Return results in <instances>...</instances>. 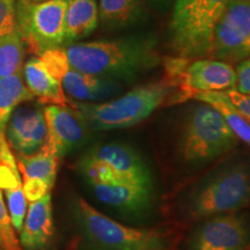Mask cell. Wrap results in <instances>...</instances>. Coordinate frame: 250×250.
Here are the masks:
<instances>
[{"instance_id":"cell-1","label":"cell","mask_w":250,"mask_h":250,"mask_svg":"<svg viewBox=\"0 0 250 250\" xmlns=\"http://www.w3.org/2000/svg\"><path fill=\"white\" fill-rule=\"evenodd\" d=\"M65 50L74 68L118 83L136 80L162 62L154 33L77 42Z\"/></svg>"},{"instance_id":"cell-2","label":"cell","mask_w":250,"mask_h":250,"mask_svg":"<svg viewBox=\"0 0 250 250\" xmlns=\"http://www.w3.org/2000/svg\"><path fill=\"white\" fill-rule=\"evenodd\" d=\"M184 102L173 79L164 78L134 87L124 95L105 102H80L67 99V104L83 118L88 130L126 129L139 124L166 104Z\"/></svg>"},{"instance_id":"cell-3","label":"cell","mask_w":250,"mask_h":250,"mask_svg":"<svg viewBox=\"0 0 250 250\" xmlns=\"http://www.w3.org/2000/svg\"><path fill=\"white\" fill-rule=\"evenodd\" d=\"M72 218L80 250H174L170 237L162 230L118 223L81 197L72 203Z\"/></svg>"},{"instance_id":"cell-4","label":"cell","mask_w":250,"mask_h":250,"mask_svg":"<svg viewBox=\"0 0 250 250\" xmlns=\"http://www.w3.org/2000/svg\"><path fill=\"white\" fill-rule=\"evenodd\" d=\"M236 144L237 137L211 105L197 101L183 115L176 149L186 164H208L226 154Z\"/></svg>"},{"instance_id":"cell-5","label":"cell","mask_w":250,"mask_h":250,"mask_svg":"<svg viewBox=\"0 0 250 250\" xmlns=\"http://www.w3.org/2000/svg\"><path fill=\"white\" fill-rule=\"evenodd\" d=\"M230 0H174L168 42L175 57L208 58L214 27Z\"/></svg>"},{"instance_id":"cell-6","label":"cell","mask_w":250,"mask_h":250,"mask_svg":"<svg viewBox=\"0 0 250 250\" xmlns=\"http://www.w3.org/2000/svg\"><path fill=\"white\" fill-rule=\"evenodd\" d=\"M249 170L245 164H234L212 173L192 190L184 204L189 220H203L230 213L249 203Z\"/></svg>"},{"instance_id":"cell-7","label":"cell","mask_w":250,"mask_h":250,"mask_svg":"<svg viewBox=\"0 0 250 250\" xmlns=\"http://www.w3.org/2000/svg\"><path fill=\"white\" fill-rule=\"evenodd\" d=\"M67 0H17L18 29L26 49L41 56L65 45L64 17Z\"/></svg>"},{"instance_id":"cell-8","label":"cell","mask_w":250,"mask_h":250,"mask_svg":"<svg viewBox=\"0 0 250 250\" xmlns=\"http://www.w3.org/2000/svg\"><path fill=\"white\" fill-rule=\"evenodd\" d=\"M165 74L173 79L182 93L184 101L197 93L234 88L235 72L232 65L212 58L165 59Z\"/></svg>"},{"instance_id":"cell-9","label":"cell","mask_w":250,"mask_h":250,"mask_svg":"<svg viewBox=\"0 0 250 250\" xmlns=\"http://www.w3.org/2000/svg\"><path fill=\"white\" fill-rule=\"evenodd\" d=\"M46 70L59 81L65 95L80 102H102L118 95L122 85L74 68L64 48L51 49L39 56Z\"/></svg>"},{"instance_id":"cell-10","label":"cell","mask_w":250,"mask_h":250,"mask_svg":"<svg viewBox=\"0 0 250 250\" xmlns=\"http://www.w3.org/2000/svg\"><path fill=\"white\" fill-rule=\"evenodd\" d=\"M250 54V0H230L212 34L208 57L234 65Z\"/></svg>"},{"instance_id":"cell-11","label":"cell","mask_w":250,"mask_h":250,"mask_svg":"<svg viewBox=\"0 0 250 250\" xmlns=\"http://www.w3.org/2000/svg\"><path fill=\"white\" fill-rule=\"evenodd\" d=\"M34 101L19 104L5 125V138L17 155L34 154L44 144L46 123L43 104Z\"/></svg>"},{"instance_id":"cell-12","label":"cell","mask_w":250,"mask_h":250,"mask_svg":"<svg viewBox=\"0 0 250 250\" xmlns=\"http://www.w3.org/2000/svg\"><path fill=\"white\" fill-rule=\"evenodd\" d=\"M246 249H248V230L243 219L233 213L204 219L189 241V250Z\"/></svg>"},{"instance_id":"cell-13","label":"cell","mask_w":250,"mask_h":250,"mask_svg":"<svg viewBox=\"0 0 250 250\" xmlns=\"http://www.w3.org/2000/svg\"><path fill=\"white\" fill-rule=\"evenodd\" d=\"M46 123V137L41 147L43 151L62 156L77 148L85 139L88 127L83 118L70 105L49 104L43 107Z\"/></svg>"},{"instance_id":"cell-14","label":"cell","mask_w":250,"mask_h":250,"mask_svg":"<svg viewBox=\"0 0 250 250\" xmlns=\"http://www.w3.org/2000/svg\"><path fill=\"white\" fill-rule=\"evenodd\" d=\"M54 208L51 193L29 203L22 227L19 232V243L24 250H46L55 239Z\"/></svg>"},{"instance_id":"cell-15","label":"cell","mask_w":250,"mask_h":250,"mask_svg":"<svg viewBox=\"0 0 250 250\" xmlns=\"http://www.w3.org/2000/svg\"><path fill=\"white\" fill-rule=\"evenodd\" d=\"M0 190L5 192L12 225L15 232L19 233L26 217L28 202L23 195L22 179L17 160L9 148L4 132H0Z\"/></svg>"},{"instance_id":"cell-16","label":"cell","mask_w":250,"mask_h":250,"mask_svg":"<svg viewBox=\"0 0 250 250\" xmlns=\"http://www.w3.org/2000/svg\"><path fill=\"white\" fill-rule=\"evenodd\" d=\"M86 155L107 164L124 181L153 184L151 171L145 161L130 146L105 144L95 146Z\"/></svg>"},{"instance_id":"cell-17","label":"cell","mask_w":250,"mask_h":250,"mask_svg":"<svg viewBox=\"0 0 250 250\" xmlns=\"http://www.w3.org/2000/svg\"><path fill=\"white\" fill-rule=\"evenodd\" d=\"M99 201L117 210L138 213L147 210L153 199V184L120 182L92 184Z\"/></svg>"},{"instance_id":"cell-18","label":"cell","mask_w":250,"mask_h":250,"mask_svg":"<svg viewBox=\"0 0 250 250\" xmlns=\"http://www.w3.org/2000/svg\"><path fill=\"white\" fill-rule=\"evenodd\" d=\"M24 83L34 99L41 104L67 105V98L62 87L46 70L37 56L28 59L23 64Z\"/></svg>"},{"instance_id":"cell-19","label":"cell","mask_w":250,"mask_h":250,"mask_svg":"<svg viewBox=\"0 0 250 250\" xmlns=\"http://www.w3.org/2000/svg\"><path fill=\"white\" fill-rule=\"evenodd\" d=\"M99 24L95 0H67L65 9V45L88 37Z\"/></svg>"},{"instance_id":"cell-20","label":"cell","mask_w":250,"mask_h":250,"mask_svg":"<svg viewBox=\"0 0 250 250\" xmlns=\"http://www.w3.org/2000/svg\"><path fill=\"white\" fill-rule=\"evenodd\" d=\"M145 0H100L99 20L111 29L133 26L145 18Z\"/></svg>"},{"instance_id":"cell-21","label":"cell","mask_w":250,"mask_h":250,"mask_svg":"<svg viewBox=\"0 0 250 250\" xmlns=\"http://www.w3.org/2000/svg\"><path fill=\"white\" fill-rule=\"evenodd\" d=\"M192 100L198 102H204L211 105L215 111L224 118L233 133L247 145L250 143V124L249 121L241 116L232 102L228 99L225 90H212V92L197 93L192 96Z\"/></svg>"},{"instance_id":"cell-22","label":"cell","mask_w":250,"mask_h":250,"mask_svg":"<svg viewBox=\"0 0 250 250\" xmlns=\"http://www.w3.org/2000/svg\"><path fill=\"white\" fill-rule=\"evenodd\" d=\"M34 96L24 83L22 71L0 79V132L19 104L33 101Z\"/></svg>"},{"instance_id":"cell-23","label":"cell","mask_w":250,"mask_h":250,"mask_svg":"<svg viewBox=\"0 0 250 250\" xmlns=\"http://www.w3.org/2000/svg\"><path fill=\"white\" fill-rule=\"evenodd\" d=\"M17 159L21 179L42 180L52 189L57 177L59 162L57 156L40 149L31 155H17Z\"/></svg>"},{"instance_id":"cell-24","label":"cell","mask_w":250,"mask_h":250,"mask_svg":"<svg viewBox=\"0 0 250 250\" xmlns=\"http://www.w3.org/2000/svg\"><path fill=\"white\" fill-rule=\"evenodd\" d=\"M26 45L19 29L0 42V79L22 71Z\"/></svg>"},{"instance_id":"cell-25","label":"cell","mask_w":250,"mask_h":250,"mask_svg":"<svg viewBox=\"0 0 250 250\" xmlns=\"http://www.w3.org/2000/svg\"><path fill=\"white\" fill-rule=\"evenodd\" d=\"M78 170L80 171L85 179L88 181L90 186L96 183L114 184L120 182H131L124 181L111 169L107 164L96 159L89 158L86 154L78 162Z\"/></svg>"},{"instance_id":"cell-26","label":"cell","mask_w":250,"mask_h":250,"mask_svg":"<svg viewBox=\"0 0 250 250\" xmlns=\"http://www.w3.org/2000/svg\"><path fill=\"white\" fill-rule=\"evenodd\" d=\"M0 247L1 250H23L19 243L17 232L12 225L1 190H0Z\"/></svg>"},{"instance_id":"cell-27","label":"cell","mask_w":250,"mask_h":250,"mask_svg":"<svg viewBox=\"0 0 250 250\" xmlns=\"http://www.w3.org/2000/svg\"><path fill=\"white\" fill-rule=\"evenodd\" d=\"M17 29V0H0V42Z\"/></svg>"},{"instance_id":"cell-28","label":"cell","mask_w":250,"mask_h":250,"mask_svg":"<svg viewBox=\"0 0 250 250\" xmlns=\"http://www.w3.org/2000/svg\"><path fill=\"white\" fill-rule=\"evenodd\" d=\"M23 195L28 203H33L44 197L50 192V188L44 181L39 179H24L22 180Z\"/></svg>"},{"instance_id":"cell-29","label":"cell","mask_w":250,"mask_h":250,"mask_svg":"<svg viewBox=\"0 0 250 250\" xmlns=\"http://www.w3.org/2000/svg\"><path fill=\"white\" fill-rule=\"evenodd\" d=\"M235 85L234 89L243 94H250V61L243 59L235 64Z\"/></svg>"},{"instance_id":"cell-30","label":"cell","mask_w":250,"mask_h":250,"mask_svg":"<svg viewBox=\"0 0 250 250\" xmlns=\"http://www.w3.org/2000/svg\"><path fill=\"white\" fill-rule=\"evenodd\" d=\"M228 99L232 102V104L235 107L237 111L241 114L243 118H246L247 121L250 120V96L248 94H243L237 92L236 89L230 88V89H225Z\"/></svg>"},{"instance_id":"cell-31","label":"cell","mask_w":250,"mask_h":250,"mask_svg":"<svg viewBox=\"0 0 250 250\" xmlns=\"http://www.w3.org/2000/svg\"><path fill=\"white\" fill-rule=\"evenodd\" d=\"M173 1L174 0H145V2H148L152 7L161 9V11H165L166 8L169 7Z\"/></svg>"},{"instance_id":"cell-32","label":"cell","mask_w":250,"mask_h":250,"mask_svg":"<svg viewBox=\"0 0 250 250\" xmlns=\"http://www.w3.org/2000/svg\"><path fill=\"white\" fill-rule=\"evenodd\" d=\"M31 1H36V2H40V1H46V0H31Z\"/></svg>"},{"instance_id":"cell-33","label":"cell","mask_w":250,"mask_h":250,"mask_svg":"<svg viewBox=\"0 0 250 250\" xmlns=\"http://www.w3.org/2000/svg\"><path fill=\"white\" fill-rule=\"evenodd\" d=\"M0 250H1V247H0Z\"/></svg>"},{"instance_id":"cell-34","label":"cell","mask_w":250,"mask_h":250,"mask_svg":"<svg viewBox=\"0 0 250 250\" xmlns=\"http://www.w3.org/2000/svg\"><path fill=\"white\" fill-rule=\"evenodd\" d=\"M246 250H248V249H246Z\"/></svg>"}]
</instances>
